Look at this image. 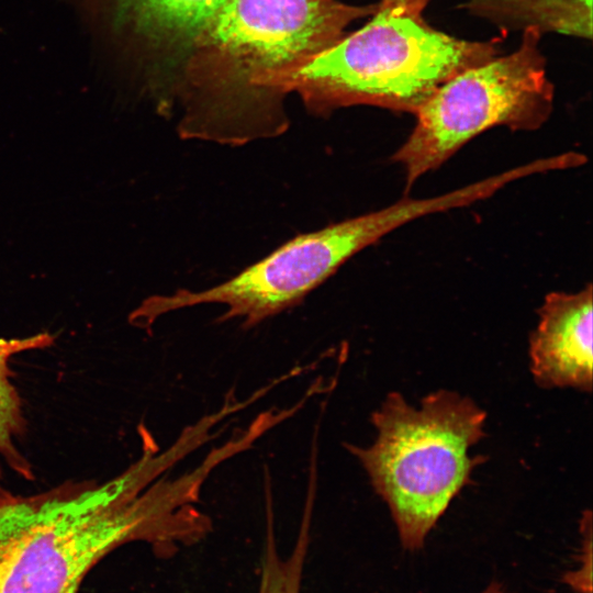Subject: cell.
Here are the masks:
<instances>
[{
    "instance_id": "obj_11",
    "label": "cell",
    "mask_w": 593,
    "mask_h": 593,
    "mask_svg": "<svg viewBox=\"0 0 593 593\" xmlns=\"http://www.w3.org/2000/svg\"><path fill=\"white\" fill-rule=\"evenodd\" d=\"M311 530L309 522H301L293 548L283 556L278 548L275 523L266 522L258 593H301Z\"/></svg>"
},
{
    "instance_id": "obj_7",
    "label": "cell",
    "mask_w": 593,
    "mask_h": 593,
    "mask_svg": "<svg viewBox=\"0 0 593 593\" xmlns=\"http://www.w3.org/2000/svg\"><path fill=\"white\" fill-rule=\"evenodd\" d=\"M592 300L591 283L546 295L529 338L530 371L540 388L592 390Z\"/></svg>"
},
{
    "instance_id": "obj_10",
    "label": "cell",
    "mask_w": 593,
    "mask_h": 593,
    "mask_svg": "<svg viewBox=\"0 0 593 593\" xmlns=\"http://www.w3.org/2000/svg\"><path fill=\"white\" fill-rule=\"evenodd\" d=\"M53 340L48 333L0 339V495L9 491L4 484L9 471L25 478L32 474L31 466L20 450L26 421L22 399L12 380L11 359L22 353L46 348Z\"/></svg>"
},
{
    "instance_id": "obj_13",
    "label": "cell",
    "mask_w": 593,
    "mask_h": 593,
    "mask_svg": "<svg viewBox=\"0 0 593 593\" xmlns=\"http://www.w3.org/2000/svg\"><path fill=\"white\" fill-rule=\"evenodd\" d=\"M482 593H505V591L499 583L493 582Z\"/></svg>"
},
{
    "instance_id": "obj_6",
    "label": "cell",
    "mask_w": 593,
    "mask_h": 593,
    "mask_svg": "<svg viewBox=\"0 0 593 593\" xmlns=\"http://www.w3.org/2000/svg\"><path fill=\"white\" fill-rule=\"evenodd\" d=\"M377 7L338 0H226L193 43L254 88L261 77L329 48L349 23Z\"/></svg>"
},
{
    "instance_id": "obj_2",
    "label": "cell",
    "mask_w": 593,
    "mask_h": 593,
    "mask_svg": "<svg viewBox=\"0 0 593 593\" xmlns=\"http://www.w3.org/2000/svg\"><path fill=\"white\" fill-rule=\"evenodd\" d=\"M426 3L382 0L373 18L305 61L254 88L298 92L316 111L374 105L414 114L446 80L496 56L493 43L470 42L428 25Z\"/></svg>"
},
{
    "instance_id": "obj_1",
    "label": "cell",
    "mask_w": 593,
    "mask_h": 593,
    "mask_svg": "<svg viewBox=\"0 0 593 593\" xmlns=\"http://www.w3.org/2000/svg\"><path fill=\"white\" fill-rule=\"evenodd\" d=\"M174 466L169 449L144 441L141 457L105 482L1 495L0 593H78L123 545L142 541L165 556L205 538L202 477H170Z\"/></svg>"
},
{
    "instance_id": "obj_12",
    "label": "cell",
    "mask_w": 593,
    "mask_h": 593,
    "mask_svg": "<svg viewBox=\"0 0 593 593\" xmlns=\"http://www.w3.org/2000/svg\"><path fill=\"white\" fill-rule=\"evenodd\" d=\"M583 551L581 567L575 572L566 573L563 581L579 593H591V512L585 511L581 521Z\"/></svg>"
},
{
    "instance_id": "obj_9",
    "label": "cell",
    "mask_w": 593,
    "mask_h": 593,
    "mask_svg": "<svg viewBox=\"0 0 593 593\" xmlns=\"http://www.w3.org/2000/svg\"><path fill=\"white\" fill-rule=\"evenodd\" d=\"M467 8L504 27L592 38V0H470Z\"/></svg>"
},
{
    "instance_id": "obj_5",
    "label": "cell",
    "mask_w": 593,
    "mask_h": 593,
    "mask_svg": "<svg viewBox=\"0 0 593 593\" xmlns=\"http://www.w3.org/2000/svg\"><path fill=\"white\" fill-rule=\"evenodd\" d=\"M540 34L525 29L515 51L456 74L417 109L411 134L391 157L403 167L406 192L477 135L495 126L535 131L547 122L555 90Z\"/></svg>"
},
{
    "instance_id": "obj_3",
    "label": "cell",
    "mask_w": 593,
    "mask_h": 593,
    "mask_svg": "<svg viewBox=\"0 0 593 593\" xmlns=\"http://www.w3.org/2000/svg\"><path fill=\"white\" fill-rule=\"evenodd\" d=\"M485 417L470 398L457 392H433L419 409L391 392L371 414L378 432L374 443L345 444L387 503L405 549L424 546L454 497L472 483L473 469L486 460L468 452L485 436Z\"/></svg>"
},
{
    "instance_id": "obj_4",
    "label": "cell",
    "mask_w": 593,
    "mask_h": 593,
    "mask_svg": "<svg viewBox=\"0 0 593 593\" xmlns=\"http://www.w3.org/2000/svg\"><path fill=\"white\" fill-rule=\"evenodd\" d=\"M460 189L425 199L407 195L378 211L347 219L301 234L233 278L201 291L179 289L171 294L145 299L131 322L146 328L170 312L201 304L226 307L216 322L239 320L244 328L287 311L362 249L387 234L422 216L461 208Z\"/></svg>"
},
{
    "instance_id": "obj_8",
    "label": "cell",
    "mask_w": 593,
    "mask_h": 593,
    "mask_svg": "<svg viewBox=\"0 0 593 593\" xmlns=\"http://www.w3.org/2000/svg\"><path fill=\"white\" fill-rule=\"evenodd\" d=\"M226 0H85L108 35L150 43L192 41Z\"/></svg>"
},
{
    "instance_id": "obj_14",
    "label": "cell",
    "mask_w": 593,
    "mask_h": 593,
    "mask_svg": "<svg viewBox=\"0 0 593 593\" xmlns=\"http://www.w3.org/2000/svg\"><path fill=\"white\" fill-rule=\"evenodd\" d=\"M414 1H421V2L427 3L428 0H414Z\"/></svg>"
}]
</instances>
